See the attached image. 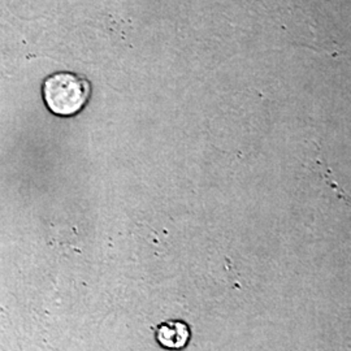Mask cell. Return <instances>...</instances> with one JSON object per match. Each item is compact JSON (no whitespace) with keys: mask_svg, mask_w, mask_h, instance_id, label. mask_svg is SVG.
I'll list each match as a JSON object with an SVG mask.
<instances>
[{"mask_svg":"<svg viewBox=\"0 0 351 351\" xmlns=\"http://www.w3.org/2000/svg\"><path fill=\"white\" fill-rule=\"evenodd\" d=\"M90 82L82 75L59 72L43 84V101L56 116L69 117L82 111L90 98Z\"/></svg>","mask_w":351,"mask_h":351,"instance_id":"cell-1","label":"cell"},{"mask_svg":"<svg viewBox=\"0 0 351 351\" xmlns=\"http://www.w3.org/2000/svg\"><path fill=\"white\" fill-rule=\"evenodd\" d=\"M158 343L168 350H182L190 341V326L182 320H168L156 326Z\"/></svg>","mask_w":351,"mask_h":351,"instance_id":"cell-2","label":"cell"}]
</instances>
